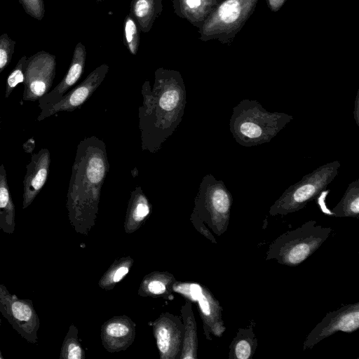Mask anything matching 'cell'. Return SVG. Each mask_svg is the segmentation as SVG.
Here are the masks:
<instances>
[{"instance_id": "32", "label": "cell", "mask_w": 359, "mask_h": 359, "mask_svg": "<svg viewBox=\"0 0 359 359\" xmlns=\"http://www.w3.org/2000/svg\"><path fill=\"white\" fill-rule=\"evenodd\" d=\"M1 319L0 318V332H1ZM0 359H4V356L2 355L1 350H0Z\"/></svg>"}, {"instance_id": "24", "label": "cell", "mask_w": 359, "mask_h": 359, "mask_svg": "<svg viewBox=\"0 0 359 359\" xmlns=\"http://www.w3.org/2000/svg\"><path fill=\"white\" fill-rule=\"evenodd\" d=\"M170 332L165 327H161L157 332V341L158 348L161 353H165L170 346Z\"/></svg>"}, {"instance_id": "2", "label": "cell", "mask_w": 359, "mask_h": 359, "mask_svg": "<svg viewBox=\"0 0 359 359\" xmlns=\"http://www.w3.org/2000/svg\"><path fill=\"white\" fill-rule=\"evenodd\" d=\"M106 144L96 136L77 146L67 191L69 217L77 220L97 208L100 191L109 170Z\"/></svg>"}, {"instance_id": "11", "label": "cell", "mask_w": 359, "mask_h": 359, "mask_svg": "<svg viewBox=\"0 0 359 359\" xmlns=\"http://www.w3.org/2000/svg\"><path fill=\"white\" fill-rule=\"evenodd\" d=\"M109 66L102 64L93 70L87 77L50 107L42 110L37 117L41 121L60 111H73L84 104L104 81Z\"/></svg>"}, {"instance_id": "23", "label": "cell", "mask_w": 359, "mask_h": 359, "mask_svg": "<svg viewBox=\"0 0 359 359\" xmlns=\"http://www.w3.org/2000/svg\"><path fill=\"white\" fill-rule=\"evenodd\" d=\"M61 358L68 359H80L82 357V351L76 341L67 337L62 348Z\"/></svg>"}, {"instance_id": "17", "label": "cell", "mask_w": 359, "mask_h": 359, "mask_svg": "<svg viewBox=\"0 0 359 359\" xmlns=\"http://www.w3.org/2000/svg\"><path fill=\"white\" fill-rule=\"evenodd\" d=\"M253 324L246 328H238L229 345V359H250L257 348L258 341Z\"/></svg>"}, {"instance_id": "3", "label": "cell", "mask_w": 359, "mask_h": 359, "mask_svg": "<svg viewBox=\"0 0 359 359\" xmlns=\"http://www.w3.org/2000/svg\"><path fill=\"white\" fill-rule=\"evenodd\" d=\"M294 119L283 112H270L255 100H242L233 108L230 131L236 142L250 147L268 143Z\"/></svg>"}, {"instance_id": "12", "label": "cell", "mask_w": 359, "mask_h": 359, "mask_svg": "<svg viewBox=\"0 0 359 359\" xmlns=\"http://www.w3.org/2000/svg\"><path fill=\"white\" fill-rule=\"evenodd\" d=\"M50 154L41 149L32 154L23 180L22 209L28 208L45 185L50 171Z\"/></svg>"}, {"instance_id": "25", "label": "cell", "mask_w": 359, "mask_h": 359, "mask_svg": "<svg viewBox=\"0 0 359 359\" xmlns=\"http://www.w3.org/2000/svg\"><path fill=\"white\" fill-rule=\"evenodd\" d=\"M106 331L107 334L111 337H120L126 335L129 329L121 323H111L107 327Z\"/></svg>"}, {"instance_id": "18", "label": "cell", "mask_w": 359, "mask_h": 359, "mask_svg": "<svg viewBox=\"0 0 359 359\" xmlns=\"http://www.w3.org/2000/svg\"><path fill=\"white\" fill-rule=\"evenodd\" d=\"M337 217H359V179L351 182L340 201L331 210Z\"/></svg>"}, {"instance_id": "28", "label": "cell", "mask_w": 359, "mask_h": 359, "mask_svg": "<svg viewBox=\"0 0 359 359\" xmlns=\"http://www.w3.org/2000/svg\"><path fill=\"white\" fill-rule=\"evenodd\" d=\"M203 288L198 284H192L189 287V293L191 298L194 300L197 299V297L202 292Z\"/></svg>"}, {"instance_id": "9", "label": "cell", "mask_w": 359, "mask_h": 359, "mask_svg": "<svg viewBox=\"0 0 359 359\" xmlns=\"http://www.w3.org/2000/svg\"><path fill=\"white\" fill-rule=\"evenodd\" d=\"M56 73L55 55L40 50L27 57L22 100L36 101L48 93Z\"/></svg>"}, {"instance_id": "30", "label": "cell", "mask_w": 359, "mask_h": 359, "mask_svg": "<svg viewBox=\"0 0 359 359\" xmlns=\"http://www.w3.org/2000/svg\"><path fill=\"white\" fill-rule=\"evenodd\" d=\"M128 271L127 267L123 266L117 269L114 276V280L115 282L119 281Z\"/></svg>"}, {"instance_id": "7", "label": "cell", "mask_w": 359, "mask_h": 359, "mask_svg": "<svg viewBox=\"0 0 359 359\" xmlns=\"http://www.w3.org/2000/svg\"><path fill=\"white\" fill-rule=\"evenodd\" d=\"M195 202L196 213L217 235L227 230L233 197L222 180H217L212 174L205 175L200 183Z\"/></svg>"}, {"instance_id": "20", "label": "cell", "mask_w": 359, "mask_h": 359, "mask_svg": "<svg viewBox=\"0 0 359 359\" xmlns=\"http://www.w3.org/2000/svg\"><path fill=\"white\" fill-rule=\"evenodd\" d=\"M27 60V57L26 55L21 57L13 69L9 74L6 83V98H8L10 96L11 93L20 83L24 82L25 69Z\"/></svg>"}, {"instance_id": "15", "label": "cell", "mask_w": 359, "mask_h": 359, "mask_svg": "<svg viewBox=\"0 0 359 359\" xmlns=\"http://www.w3.org/2000/svg\"><path fill=\"white\" fill-rule=\"evenodd\" d=\"M162 11V0H132L130 4V13L144 34L151 30Z\"/></svg>"}, {"instance_id": "34", "label": "cell", "mask_w": 359, "mask_h": 359, "mask_svg": "<svg viewBox=\"0 0 359 359\" xmlns=\"http://www.w3.org/2000/svg\"><path fill=\"white\" fill-rule=\"evenodd\" d=\"M0 130H1V128H0Z\"/></svg>"}, {"instance_id": "26", "label": "cell", "mask_w": 359, "mask_h": 359, "mask_svg": "<svg viewBox=\"0 0 359 359\" xmlns=\"http://www.w3.org/2000/svg\"><path fill=\"white\" fill-rule=\"evenodd\" d=\"M149 290L154 294H161L165 290V285L158 280H153L148 285Z\"/></svg>"}, {"instance_id": "5", "label": "cell", "mask_w": 359, "mask_h": 359, "mask_svg": "<svg viewBox=\"0 0 359 359\" xmlns=\"http://www.w3.org/2000/svg\"><path fill=\"white\" fill-rule=\"evenodd\" d=\"M340 166L338 161H334L303 176L299 182L289 187L274 202L269 208V215H286L305 208L332 183Z\"/></svg>"}, {"instance_id": "21", "label": "cell", "mask_w": 359, "mask_h": 359, "mask_svg": "<svg viewBox=\"0 0 359 359\" xmlns=\"http://www.w3.org/2000/svg\"><path fill=\"white\" fill-rule=\"evenodd\" d=\"M15 41L7 33L0 36V74L11 62Z\"/></svg>"}, {"instance_id": "13", "label": "cell", "mask_w": 359, "mask_h": 359, "mask_svg": "<svg viewBox=\"0 0 359 359\" xmlns=\"http://www.w3.org/2000/svg\"><path fill=\"white\" fill-rule=\"evenodd\" d=\"M87 51L85 46L79 42L74 50L72 61L67 72L61 81L50 91L38 100L41 111L45 110L57 102L72 87L82 75Z\"/></svg>"}, {"instance_id": "6", "label": "cell", "mask_w": 359, "mask_h": 359, "mask_svg": "<svg viewBox=\"0 0 359 359\" xmlns=\"http://www.w3.org/2000/svg\"><path fill=\"white\" fill-rule=\"evenodd\" d=\"M259 0H222L198 29L202 41L230 46L253 14Z\"/></svg>"}, {"instance_id": "4", "label": "cell", "mask_w": 359, "mask_h": 359, "mask_svg": "<svg viewBox=\"0 0 359 359\" xmlns=\"http://www.w3.org/2000/svg\"><path fill=\"white\" fill-rule=\"evenodd\" d=\"M331 227H323L316 220L287 231L276 238L269 246L266 260H276L287 266H297L312 255L328 238Z\"/></svg>"}, {"instance_id": "29", "label": "cell", "mask_w": 359, "mask_h": 359, "mask_svg": "<svg viewBox=\"0 0 359 359\" xmlns=\"http://www.w3.org/2000/svg\"><path fill=\"white\" fill-rule=\"evenodd\" d=\"M353 118L359 127V90H358L354 102Z\"/></svg>"}, {"instance_id": "31", "label": "cell", "mask_w": 359, "mask_h": 359, "mask_svg": "<svg viewBox=\"0 0 359 359\" xmlns=\"http://www.w3.org/2000/svg\"><path fill=\"white\" fill-rule=\"evenodd\" d=\"M34 140L33 138L29 139L28 141H27L24 144L27 145V147H23L24 149L26 152H32V151L34 148Z\"/></svg>"}, {"instance_id": "8", "label": "cell", "mask_w": 359, "mask_h": 359, "mask_svg": "<svg viewBox=\"0 0 359 359\" xmlns=\"http://www.w3.org/2000/svg\"><path fill=\"white\" fill-rule=\"evenodd\" d=\"M0 313L27 341L36 344L40 320L30 299H19L0 283Z\"/></svg>"}, {"instance_id": "33", "label": "cell", "mask_w": 359, "mask_h": 359, "mask_svg": "<svg viewBox=\"0 0 359 359\" xmlns=\"http://www.w3.org/2000/svg\"><path fill=\"white\" fill-rule=\"evenodd\" d=\"M95 1L98 3V2L104 1H106V0H95Z\"/></svg>"}, {"instance_id": "19", "label": "cell", "mask_w": 359, "mask_h": 359, "mask_svg": "<svg viewBox=\"0 0 359 359\" xmlns=\"http://www.w3.org/2000/svg\"><path fill=\"white\" fill-rule=\"evenodd\" d=\"M123 40L128 50L136 55L140 46V29L130 13L126 15L123 22Z\"/></svg>"}, {"instance_id": "27", "label": "cell", "mask_w": 359, "mask_h": 359, "mask_svg": "<svg viewBox=\"0 0 359 359\" xmlns=\"http://www.w3.org/2000/svg\"><path fill=\"white\" fill-rule=\"evenodd\" d=\"M287 0H266L269 8L273 11H278Z\"/></svg>"}, {"instance_id": "14", "label": "cell", "mask_w": 359, "mask_h": 359, "mask_svg": "<svg viewBox=\"0 0 359 359\" xmlns=\"http://www.w3.org/2000/svg\"><path fill=\"white\" fill-rule=\"evenodd\" d=\"M222 0H172L174 13L199 29Z\"/></svg>"}, {"instance_id": "16", "label": "cell", "mask_w": 359, "mask_h": 359, "mask_svg": "<svg viewBox=\"0 0 359 359\" xmlns=\"http://www.w3.org/2000/svg\"><path fill=\"white\" fill-rule=\"evenodd\" d=\"M15 229V208L7 181L4 164L0 165V229L8 234Z\"/></svg>"}, {"instance_id": "10", "label": "cell", "mask_w": 359, "mask_h": 359, "mask_svg": "<svg viewBox=\"0 0 359 359\" xmlns=\"http://www.w3.org/2000/svg\"><path fill=\"white\" fill-rule=\"evenodd\" d=\"M359 327V302L330 311L312 329L303 343V350L313 348L337 332L351 333Z\"/></svg>"}, {"instance_id": "1", "label": "cell", "mask_w": 359, "mask_h": 359, "mask_svg": "<svg viewBox=\"0 0 359 359\" xmlns=\"http://www.w3.org/2000/svg\"><path fill=\"white\" fill-rule=\"evenodd\" d=\"M142 105L138 108L142 151L156 153L182 122L187 104L184 82L180 72L159 67L151 88L142 84Z\"/></svg>"}, {"instance_id": "22", "label": "cell", "mask_w": 359, "mask_h": 359, "mask_svg": "<svg viewBox=\"0 0 359 359\" xmlns=\"http://www.w3.org/2000/svg\"><path fill=\"white\" fill-rule=\"evenodd\" d=\"M25 13L29 16L41 20L45 15L43 0H18Z\"/></svg>"}]
</instances>
